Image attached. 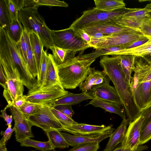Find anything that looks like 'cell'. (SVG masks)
Returning <instances> with one entry per match:
<instances>
[{"label": "cell", "mask_w": 151, "mask_h": 151, "mask_svg": "<svg viewBox=\"0 0 151 151\" xmlns=\"http://www.w3.org/2000/svg\"><path fill=\"white\" fill-rule=\"evenodd\" d=\"M148 148V147L146 145H139L136 149L135 150H131L124 149L120 145L119 147H116L112 151H142L147 150Z\"/></svg>", "instance_id": "53"}, {"label": "cell", "mask_w": 151, "mask_h": 151, "mask_svg": "<svg viewBox=\"0 0 151 151\" xmlns=\"http://www.w3.org/2000/svg\"><path fill=\"white\" fill-rule=\"evenodd\" d=\"M54 149L56 148L64 149L68 148L69 145L61 134L57 130L45 132Z\"/></svg>", "instance_id": "29"}, {"label": "cell", "mask_w": 151, "mask_h": 151, "mask_svg": "<svg viewBox=\"0 0 151 151\" xmlns=\"http://www.w3.org/2000/svg\"><path fill=\"white\" fill-rule=\"evenodd\" d=\"M95 59L86 60L78 56L58 65L60 82L65 89H74L85 80L90 66Z\"/></svg>", "instance_id": "4"}, {"label": "cell", "mask_w": 151, "mask_h": 151, "mask_svg": "<svg viewBox=\"0 0 151 151\" xmlns=\"http://www.w3.org/2000/svg\"><path fill=\"white\" fill-rule=\"evenodd\" d=\"M68 91L60 83L28 92L27 101L37 104H49L66 95Z\"/></svg>", "instance_id": "10"}, {"label": "cell", "mask_w": 151, "mask_h": 151, "mask_svg": "<svg viewBox=\"0 0 151 151\" xmlns=\"http://www.w3.org/2000/svg\"><path fill=\"white\" fill-rule=\"evenodd\" d=\"M19 12L25 7V0H12Z\"/></svg>", "instance_id": "54"}, {"label": "cell", "mask_w": 151, "mask_h": 151, "mask_svg": "<svg viewBox=\"0 0 151 151\" xmlns=\"http://www.w3.org/2000/svg\"><path fill=\"white\" fill-rule=\"evenodd\" d=\"M52 110L63 127L78 123L72 118L69 117L53 108H52Z\"/></svg>", "instance_id": "39"}, {"label": "cell", "mask_w": 151, "mask_h": 151, "mask_svg": "<svg viewBox=\"0 0 151 151\" xmlns=\"http://www.w3.org/2000/svg\"><path fill=\"white\" fill-rule=\"evenodd\" d=\"M91 105L95 107H98L104 109L111 113L116 114L120 116L122 119L126 116L125 111L122 106L117 104L95 98L91 100L86 105Z\"/></svg>", "instance_id": "24"}, {"label": "cell", "mask_w": 151, "mask_h": 151, "mask_svg": "<svg viewBox=\"0 0 151 151\" xmlns=\"http://www.w3.org/2000/svg\"><path fill=\"white\" fill-rule=\"evenodd\" d=\"M61 134L69 146L73 147L83 144L99 142L110 137L111 134H106L88 136L71 135L65 132Z\"/></svg>", "instance_id": "16"}, {"label": "cell", "mask_w": 151, "mask_h": 151, "mask_svg": "<svg viewBox=\"0 0 151 151\" xmlns=\"http://www.w3.org/2000/svg\"><path fill=\"white\" fill-rule=\"evenodd\" d=\"M28 32L31 48L36 62L37 79L39 75L44 46L38 36L36 33L33 32Z\"/></svg>", "instance_id": "21"}, {"label": "cell", "mask_w": 151, "mask_h": 151, "mask_svg": "<svg viewBox=\"0 0 151 151\" xmlns=\"http://www.w3.org/2000/svg\"><path fill=\"white\" fill-rule=\"evenodd\" d=\"M10 108L14 120L13 129L15 132L16 141L20 143L26 138L34 137L32 131V126L20 109L13 105Z\"/></svg>", "instance_id": "11"}, {"label": "cell", "mask_w": 151, "mask_h": 151, "mask_svg": "<svg viewBox=\"0 0 151 151\" xmlns=\"http://www.w3.org/2000/svg\"><path fill=\"white\" fill-rule=\"evenodd\" d=\"M142 57L151 65V53Z\"/></svg>", "instance_id": "56"}, {"label": "cell", "mask_w": 151, "mask_h": 151, "mask_svg": "<svg viewBox=\"0 0 151 151\" xmlns=\"http://www.w3.org/2000/svg\"><path fill=\"white\" fill-rule=\"evenodd\" d=\"M149 39L147 36L145 35L144 37L139 39L129 45L126 48V49H130L137 47L142 45L147 42Z\"/></svg>", "instance_id": "47"}, {"label": "cell", "mask_w": 151, "mask_h": 151, "mask_svg": "<svg viewBox=\"0 0 151 151\" xmlns=\"http://www.w3.org/2000/svg\"><path fill=\"white\" fill-rule=\"evenodd\" d=\"M24 86L22 81L16 79H8L7 86L4 89L3 96L8 103V108H10L17 97L23 95Z\"/></svg>", "instance_id": "17"}, {"label": "cell", "mask_w": 151, "mask_h": 151, "mask_svg": "<svg viewBox=\"0 0 151 151\" xmlns=\"http://www.w3.org/2000/svg\"><path fill=\"white\" fill-rule=\"evenodd\" d=\"M7 31L10 37L16 42L20 40L23 33L24 28L19 19L10 22Z\"/></svg>", "instance_id": "34"}, {"label": "cell", "mask_w": 151, "mask_h": 151, "mask_svg": "<svg viewBox=\"0 0 151 151\" xmlns=\"http://www.w3.org/2000/svg\"><path fill=\"white\" fill-rule=\"evenodd\" d=\"M145 7L148 9L150 10H151V3L147 4Z\"/></svg>", "instance_id": "58"}, {"label": "cell", "mask_w": 151, "mask_h": 151, "mask_svg": "<svg viewBox=\"0 0 151 151\" xmlns=\"http://www.w3.org/2000/svg\"><path fill=\"white\" fill-rule=\"evenodd\" d=\"M143 120V117L140 115L130 123L120 145L122 148L135 150L140 145V133Z\"/></svg>", "instance_id": "14"}, {"label": "cell", "mask_w": 151, "mask_h": 151, "mask_svg": "<svg viewBox=\"0 0 151 151\" xmlns=\"http://www.w3.org/2000/svg\"><path fill=\"white\" fill-rule=\"evenodd\" d=\"M53 108L71 118H72V116L74 114V112L72 109V106L70 105H59L56 106Z\"/></svg>", "instance_id": "42"}, {"label": "cell", "mask_w": 151, "mask_h": 151, "mask_svg": "<svg viewBox=\"0 0 151 151\" xmlns=\"http://www.w3.org/2000/svg\"><path fill=\"white\" fill-rule=\"evenodd\" d=\"M139 9L125 7L112 11H106L94 7L83 11L82 15L74 21L69 27L75 29H83L91 25L113 20Z\"/></svg>", "instance_id": "6"}, {"label": "cell", "mask_w": 151, "mask_h": 151, "mask_svg": "<svg viewBox=\"0 0 151 151\" xmlns=\"http://www.w3.org/2000/svg\"><path fill=\"white\" fill-rule=\"evenodd\" d=\"M0 56L10 70L19 73L23 84L28 90V92L38 89L37 79L32 76L28 69L17 42L3 28H0Z\"/></svg>", "instance_id": "2"}, {"label": "cell", "mask_w": 151, "mask_h": 151, "mask_svg": "<svg viewBox=\"0 0 151 151\" xmlns=\"http://www.w3.org/2000/svg\"><path fill=\"white\" fill-rule=\"evenodd\" d=\"M121 64L127 82L130 86L131 74L136 56L132 55H120Z\"/></svg>", "instance_id": "28"}, {"label": "cell", "mask_w": 151, "mask_h": 151, "mask_svg": "<svg viewBox=\"0 0 151 151\" xmlns=\"http://www.w3.org/2000/svg\"><path fill=\"white\" fill-rule=\"evenodd\" d=\"M148 17L138 18L125 15L113 21L119 26L123 28L135 30L141 32L140 29L144 21Z\"/></svg>", "instance_id": "23"}, {"label": "cell", "mask_w": 151, "mask_h": 151, "mask_svg": "<svg viewBox=\"0 0 151 151\" xmlns=\"http://www.w3.org/2000/svg\"><path fill=\"white\" fill-rule=\"evenodd\" d=\"M140 115L144 118L142 126L151 119V105L142 111Z\"/></svg>", "instance_id": "46"}, {"label": "cell", "mask_w": 151, "mask_h": 151, "mask_svg": "<svg viewBox=\"0 0 151 151\" xmlns=\"http://www.w3.org/2000/svg\"><path fill=\"white\" fill-rule=\"evenodd\" d=\"M8 79H7L1 64L0 63V84L5 89L7 86Z\"/></svg>", "instance_id": "51"}, {"label": "cell", "mask_w": 151, "mask_h": 151, "mask_svg": "<svg viewBox=\"0 0 151 151\" xmlns=\"http://www.w3.org/2000/svg\"><path fill=\"white\" fill-rule=\"evenodd\" d=\"M151 139V119L142 126L139 138V145L147 142Z\"/></svg>", "instance_id": "37"}, {"label": "cell", "mask_w": 151, "mask_h": 151, "mask_svg": "<svg viewBox=\"0 0 151 151\" xmlns=\"http://www.w3.org/2000/svg\"><path fill=\"white\" fill-rule=\"evenodd\" d=\"M94 1L96 8L105 11H112L125 6L122 0H94Z\"/></svg>", "instance_id": "30"}, {"label": "cell", "mask_w": 151, "mask_h": 151, "mask_svg": "<svg viewBox=\"0 0 151 151\" xmlns=\"http://www.w3.org/2000/svg\"><path fill=\"white\" fill-rule=\"evenodd\" d=\"M24 35L27 50V61L26 65L29 71L35 78L37 77V72L36 62L30 43L29 32L24 29Z\"/></svg>", "instance_id": "27"}, {"label": "cell", "mask_w": 151, "mask_h": 151, "mask_svg": "<svg viewBox=\"0 0 151 151\" xmlns=\"http://www.w3.org/2000/svg\"><path fill=\"white\" fill-rule=\"evenodd\" d=\"M53 44L64 49L83 52L90 47L88 44L79 37L75 30L69 28L60 30H52Z\"/></svg>", "instance_id": "8"}, {"label": "cell", "mask_w": 151, "mask_h": 151, "mask_svg": "<svg viewBox=\"0 0 151 151\" xmlns=\"http://www.w3.org/2000/svg\"><path fill=\"white\" fill-rule=\"evenodd\" d=\"M6 143L2 137L0 141V151H7Z\"/></svg>", "instance_id": "55"}, {"label": "cell", "mask_w": 151, "mask_h": 151, "mask_svg": "<svg viewBox=\"0 0 151 151\" xmlns=\"http://www.w3.org/2000/svg\"><path fill=\"white\" fill-rule=\"evenodd\" d=\"M132 70L130 91L133 101L141 112L151 105V65L142 57L136 56Z\"/></svg>", "instance_id": "3"}, {"label": "cell", "mask_w": 151, "mask_h": 151, "mask_svg": "<svg viewBox=\"0 0 151 151\" xmlns=\"http://www.w3.org/2000/svg\"><path fill=\"white\" fill-rule=\"evenodd\" d=\"M27 95H23L17 97L14 101L12 105L20 109L27 102Z\"/></svg>", "instance_id": "49"}, {"label": "cell", "mask_w": 151, "mask_h": 151, "mask_svg": "<svg viewBox=\"0 0 151 151\" xmlns=\"http://www.w3.org/2000/svg\"><path fill=\"white\" fill-rule=\"evenodd\" d=\"M126 49L124 46H117L96 50L87 54L79 55L83 59L93 60L102 56L112 55L113 56L123 55V51Z\"/></svg>", "instance_id": "22"}, {"label": "cell", "mask_w": 151, "mask_h": 151, "mask_svg": "<svg viewBox=\"0 0 151 151\" xmlns=\"http://www.w3.org/2000/svg\"><path fill=\"white\" fill-rule=\"evenodd\" d=\"M99 62L103 71L112 81L118 92L130 123L139 116L141 112L133 101L130 86L126 81L122 68L120 56H103Z\"/></svg>", "instance_id": "1"}, {"label": "cell", "mask_w": 151, "mask_h": 151, "mask_svg": "<svg viewBox=\"0 0 151 151\" xmlns=\"http://www.w3.org/2000/svg\"><path fill=\"white\" fill-rule=\"evenodd\" d=\"M18 19L24 29L28 32H33L39 36L47 50L53 45L51 30L46 24L43 17L37 10L24 8L18 12Z\"/></svg>", "instance_id": "5"}, {"label": "cell", "mask_w": 151, "mask_h": 151, "mask_svg": "<svg viewBox=\"0 0 151 151\" xmlns=\"http://www.w3.org/2000/svg\"><path fill=\"white\" fill-rule=\"evenodd\" d=\"M20 143L21 146L32 147L42 151H50L54 149L48 140L46 142L39 141L27 138L21 141Z\"/></svg>", "instance_id": "33"}, {"label": "cell", "mask_w": 151, "mask_h": 151, "mask_svg": "<svg viewBox=\"0 0 151 151\" xmlns=\"http://www.w3.org/2000/svg\"><path fill=\"white\" fill-rule=\"evenodd\" d=\"M149 10L148 9L145 7L144 8L139 9L137 11L128 13L125 15L138 18H144L147 17V12Z\"/></svg>", "instance_id": "44"}, {"label": "cell", "mask_w": 151, "mask_h": 151, "mask_svg": "<svg viewBox=\"0 0 151 151\" xmlns=\"http://www.w3.org/2000/svg\"><path fill=\"white\" fill-rule=\"evenodd\" d=\"M8 108L6 106L3 109L1 110V115L0 116L4 118L8 126L12 125V123L13 118L12 115H9L7 114L6 110Z\"/></svg>", "instance_id": "52"}, {"label": "cell", "mask_w": 151, "mask_h": 151, "mask_svg": "<svg viewBox=\"0 0 151 151\" xmlns=\"http://www.w3.org/2000/svg\"><path fill=\"white\" fill-rule=\"evenodd\" d=\"M145 35L136 30L104 35L99 38L91 37L88 43L90 47L96 50L111 47L123 46L126 47L129 44L140 39Z\"/></svg>", "instance_id": "7"}, {"label": "cell", "mask_w": 151, "mask_h": 151, "mask_svg": "<svg viewBox=\"0 0 151 151\" xmlns=\"http://www.w3.org/2000/svg\"><path fill=\"white\" fill-rule=\"evenodd\" d=\"M94 98V96L89 91H84L78 94L68 92L66 95L48 104L51 108H54L56 106L62 104L72 106L80 103L84 100H92Z\"/></svg>", "instance_id": "18"}, {"label": "cell", "mask_w": 151, "mask_h": 151, "mask_svg": "<svg viewBox=\"0 0 151 151\" xmlns=\"http://www.w3.org/2000/svg\"><path fill=\"white\" fill-rule=\"evenodd\" d=\"M83 29L91 36L97 33L108 35L133 30L121 27L113 20L91 25Z\"/></svg>", "instance_id": "15"}, {"label": "cell", "mask_w": 151, "mask_h": 151, "mask_svg": "<svg viewBox=\"0 0 151 151\" xmlns=\"http://www.w3.org/2000/svg\"><path fill=\"white\" fill-rule=\"evenodd\" d=\"M40 104L27 101L20 109L28 119L29 116L35 113L39 108Z\"/></svg>", "instance_id": "38"}, {"label": "cell", "mask_w": 151, "mask_h": 151, "mask_svg": "<svg viewBox=\"0 0 151 151\" xmlns=\"http://www.w3.org/2000/svg\"><path fill=\"white\" fill-rule=\"evenodd\" d=\"M110 81L106 75L102 83L94 85L88 91L95 98L114 103L122 107L121 99L116 89L109 84Z\"/></svg>", "instance_id": "13"}, {"label": "cell", "mask_w": 151, "mask_h": 151, "mask_svg": "<svg viewBox=\"0 0 151 151\" xmlns=\"http://www.w3.org/2000/svg\"><path fill=\"white\" fill-rule=\"evenodd\" d=\"M50 49L52 52L54 60L58 65L65 63L74 58L77 52L59 47L53 44Z\"/></svg>", "instance_id": "26"}, {"label": "cell", "mask_w": 151, "mask_h": 151, "mask_svg": "<svg viewBox=\"0 0 151 151\" xmlns=\"http://www.w3.org/2000/svg\"><path fill=\"white\" fill-rule=\"evenodd\" d=\"M147 36L149 39L147 42L137 47L124 49L123 55H132L143 57L151 53V36Z\"/></svg>", "instance_id": "32"}, {"label": "cell", "mask_w": 151, "mask_h": 151, "mask_svg": "<svg viewBox=\"0 0 151 151\" xmlns=\"http://www.w3.org/2000/svg\"><path fill=\"white\" fill-rule=\"evenodd\" d=\"M129 124L125 116L119 126L111 135L105 148L102 151H112L118 144L122 142L127 130V126Z\"/></svg>", "instance_id": "19"}, {"label": "cell", "mask_w": 151, "mask_h": 151, "mask_svg": "<svg viewBox=\"0 0 151 151\" xmlns=\"http://www.w3.org/2000/svg\"><path fill=\"white\" fill-rule=\"evenodd\" d=\"M99 142L80 145L68 151H97L100 146Z\"/></svg>", "instance_id": "40"}, {"label": "cell", "mask_w": 151, "mask_h": 151, "mask_svg": "<svg viewBox=\"0 0 151 151\" xmlns=\"http://www.w3.org/2000/svg\"><path fill=\"white\" fill-rule=\"evenodd\" d=\"M10 22L5 0H0V28L6 30Z\"/></svg>", "instance_id": "36"}, {"label": "cell", "mask_w": 151, "mask_h": 151, "mask_svg": "<svg viewBox=\"0 0 151 151\" xmlns=\"http://www.w3.org/2000/svg\"><path fill=\"white\" fill-rule=\"evenodd\" d=\"M42 6L63 7L68 6V4L64 1L57 0H25V8L37 10L40 6Z\"/></svg>", "instance_id": "31"}, {"label": "cell", "mask_w": 151, "mask_h": 151, "mask_svg": "<svg viewBox=\"0 0 151 151\" xmlns=\"http://www.w3.org/2000/svg\"><path fill=\"white\" fill-rule=\"evenodd\" d=\"M12 125L8 126L5 131L1 132V135L3 136L2 138L6 143L10 139L12 133L14 131V129L12 128Z\"/></svg>", "instance_id": "50"}, {"label": "cell", "mask_w": 151, "mask_h": 151, "mask_svg": "<svg viewBox=\"0 0 151 151\" xmlns=\"http://www.w3.org/2000/svg\"><path fill=\"white\" fill-rule=\"evenodd\" d=\"M48 65V54L47 50H43L42 57L41 65L39 75L37 79L38 89L42 88L44 86L45 78Z\"/></svg>", "instance_id": "35"}, {"label": "cell", "mask_w": 151, "mask_h": 151, "mask_svg": "<svg viewBox=\"0 0 151 151\" xmlns=\"http://www.w3.org/2000/svg\"><path fill=\"white\" fill-rule=\"evenodd\" d=\"M28 120L32 126L40 127L45 132L53 130L60 131L63 127L48 104H40L37 112L30 116Z\"/></svg>", "instance_id": "9"}, {"label": "cell", "mask_w": 151, "mask_h": 151, "mask_svg": "<svg viewBox=\"0 0 151 151\" xmlns=\"http://www.w3.org/2000/svg\"><path fill=\"white\" fill-rule=\"evenodd\" d=\"M106 75L103 71L96 70L94 68L90 67L88 76L85 80L79 86L80 90L83 92L87 91L91 89L94 85L101 84Z\"/></svg>", "instance_id": "20"}, {"label": "cell", "mask_w": 151, "mask_h": 151, "mask_svg": "<svg viewBox=\"0 0 151 151\" xmlns=\"http://www.w3.org/2000/svg\"><path fill=\"white\" fill-rule=\"evenodd\" d=\"M10 22L18 19V12L12 0H5Z\"/></svg>", "instance_id": "41"}, {"label": "cell", "mask_w": 151, "mask_h": 151, "mask_svg": "<svg viewBox=\"0 0 151 151\" xmlns=\"http://www.w3.org/2000/svg\"><path fill=\"white\" fill-rule=\"evenodd\" d=\"M75 30L77 35L82 40L87 42L88 44L91 41V36L83 29Z\"/></svg>", "instance_id": "48"}, {"label": "cell", "mask_w": 151, "mask_h": 151, "mask_svg": "<svg viewBox=\"0 0 151 151\" xmlns=\"http://www.w3.org/2000/svg\"><path fill=\"white\" fill-rule=\"evenodd\" d=\"M57 67L58 65L55 62L52 55L48 54L45 83L42 88L49 87L60 83L58 75Z\"/></svg>", "instance_id": "25"}, {"label": "cell", "mask_w": 151, "mask_h": 151, "mask_svg": "<svg viewBox=\"0 0 151 151\" xmlns=\"http://www.w3.org/2000/svg\"><path fill=\"white\" fill-rule=\"evenodd\" d=\"M114 129L112 124L108 126L77 123L63 127L60 131H64L76 135L88 136L106 134H111Z\"/></svg>", "instance_id": "12"}, {"label": "cell", "mask_w": 151, "mask_h": 151, "mask_svg": "<svg viewBox=\"0 0 151 151\" xmlns=\"http://www.w3.org/2000/svg\"><path fill=\"white\" fill-rule=\"evenodd\" d=\"M147 17L148 18L151 19V10L149 9V10L147 12Z\"/></svg>", "instance_id": "57"}, {"label": "cell", "mask_w": 151, "mask_h": 151, "mask_svg": "<svg viewBox=\"0 0 151 151\" xmlns=\"http://www.w3.org/2000/svg\"><path fill=\"white\" fill-rule=\"evenodd\" d=\"M141 32L145 35L151 36V19L147 18L140 29Z\"/></svg>", "instance_id": "45"}, {"label": "cell", "mask_w": 151, "mask_h": 151, "mask_svg": "<svg viewBox=\"0 0 151 151\" xmlns=\"http://www.w3.org/2000/svg\"><path fill=\"white\" fill-rule=\"evenodd\" d=\"M17 44L22 57L26 64L27 59V49L23 32L20 40L17 42Z\"/></svg>", "instance_id": "43"}]
</instances>
